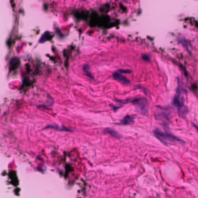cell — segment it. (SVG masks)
<instances>
[{
	"instance_id": "cell-1",
	"label": "cell",
	"mask_w": 198,
	"mask_h": 198,
	"mask_svg": "<svg viewBox=\"0 0 198 198\" xmlns=\"http://www.w3.org/2000/svg\"><path fill=\"white\" fill-rule=\"evenodd\" d=\"M184 92L179 85V88L174 98L173 104L177 108L180 116H184L188 112V110L184 105Z\"/></svg>"
},
{
	"instance_id": "cell-2",
	"label": "cell",
	"mask_w": 198,
	"mask_h": 198,
	"mask_svg": "<svg viewBox=\"0 0 198 198\" xmlns=\"http://www.w3.org/2000/svg\"><path fill=\"white\" fill-rule=\"evenodd\" d=\"M132 103L135 105L141 113L146 114L148 113V102L146 99L144 98H138L132 101Z\"/></svg>"
},
{
	"instance_id": "cell-3",
	"label": "cell",
	"mask_w": 198,
	"mask_h": 198,
	"mask_svg": "<svg viewBox=\"0 0 198 198\" xmlns=\"http://www.w3.org/2000/svg\"><path fill=\"white\" fill-rule=\"evenodd\" d=\"M154 134L155 135V136L159 139L163 144H164L165 145H167V141L169 139L168 136H167L166 132L164 133L163 132H162L161 131H160L158 129H156L154 131Z\"/></svg>"
},
{
	"instance_id": "cell-4",
	"label": "cell",
	"mask_w": 198,
	"mask_h": 198,
	"mask_svg": "<svg viewBox=\"0 0 198 198\" xmlns=\"http://www.w3.org/2000/svg\"><path fill=\"white\" fill-rule=\"evenodd\" d=\"M113 77L115 79V80L120 82L123 84H128L130 83V80H128V79L126 78L124 76H122L120 74V73H118V72L114 73L113 74Z\"/></svg>"
},
{
	"instance_id": "cell-5",
	"label": "cell",
	"mask_w": 198,
	"mask_h": 198,
	"mask_svg": "<svg viewBox=\"0 0 198 198\" xmlns=\"http://www.w3.org/2000/svg\"><path fill=\"white\" fill-rule=\"evenodd\" d=\"M133 120H134V117L132 116L127 115L121 120L120 124L128 125L132 123L133 122Z\"/></svg>"
},
{
	"instance_id": "cell-6",
	"label": "cell",
	"mask_w": 198,
	"mask_h": 198,
	"mask_svg": "<svg viewBox=\"0 0 198 198\" xmlns=\"http://www.w3.org/2000/svg\"><path fill=\"white\" fill-rule=\"evenodd\" d=\"M105 132L106 133H108L109 134H110V135H112V136L113 137H115L116 138H120L122 137V135L118 133L117 132V131L111 129V128H106L104 130Z\"/></svg>"
},
{
	"instance_id": "cell-7",
	"label": "cell",
	"mask_w": 198,
	"mask_h": 198,
	"mask_svg": "<svg viewBox=\"0 0 198 198\" xmlns=\"http://www.w3.org/2000/svg\"><path fill=\"white\" fill-rule=\"evenodd\" d=\"M83 69H84V71L86 72V74L90 78H93V76L91 75V73L90 72V67L88 65H85L83 68Z\"/></svg>"
},
{
	"instance_id": "cell-8",
	"label": "cell",
	"mask_w": 198,
	"mask_h": 198,
	"mask_svg": "<svg viewBox=\"0 0 198 198\" xmlns=\"http://www.w3.org/2000/svg\"><path fill=\"white\" fill-rule=\"evenodd\" d=\"M118 73H131L132 72L131 70H119L118 71Z\"/></svg>"
},
{
	"instance_id": "cell-9",
	"label": "cell",
	"mask_w": 198,
	"mask_h": 198,
	"mask_svg": "<svg viewBox=\"0 0 198 198\" xmlns=\"http://www.w3.org/2000/svg\"><path fill=\"white\" fill-rule=\"evenodd\" d=\"M142 59L145 61H149L150 60V58L148 55H142Z\"/></svg>"
}]
</instances>
